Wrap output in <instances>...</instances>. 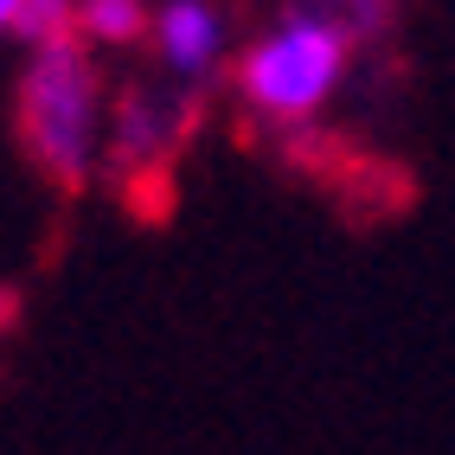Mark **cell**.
<instances>
[{
    "instance_id": "3",
    "label": "cell",
    "mask_w": 455,
    "mask_h": 455,
    "mask_svg": "<svg viewBox=\"0 0 455 455\" xmlns=\"http://www.w3.org/2000/svg\"><path fill=\"white\" fill-rule=\"evenodd\" d=\"M199 123V97L173 84H129L109 109V173L141 212H167V167Z\"/></svg>"
},
{
    "instance_id": "6",
    "label": "cell",
    "mask_w": 455,
    "mask_h": 455,
    "mask_svg": "<svg viewBox=\"0 0 455 455\" xmlns=\"http://www.w3.org/2000/svg\"><path fill=\"white\" fill-rule=\"evenodd\" d=\"M155 13L148 0H77V39L84 45H141Z\"/></svg>"
},
{
    "instance_id": "4",
    "label": "cell",
    "mask_w": 455,
    "mask_h": 455,
    "mask_svg": "<svg viewBox=\"0 0 455 455\" xmlns=\"http://www.w3.org/2000/svg\"><path fill=\"white\" fill-rule=\"evenodd\" d=\"M155 52L161 65L180 77V84H205L219 71V52H225V20L219 7H205V0H161L155 13Z\"/></svg>"
},
{
    "instance_id": "7",
    "label": "cell",
    "mask_w": 455,
    "mask_h": 455,
    "mask_svg": "<svg viewBox=\"0 0 455 455\" xmlns=\"http://www.w3.org/2000/svg\"><path fill=\"white\" fill-rule=\"evenodd\" d=\"M13 39H26L33 52L77 39V0H20L13 7Z\"/></svg>"
},
{
    "instance_id": "1",
    "label": "cell",
    "mask_w": 455,
    "mask_h": 455,
    "mask_svg": "<svg viewBox=\"0 0 455 455\" xmlns=\"http://www.w3.org/2000/svg\"><path fill=\"white\" fill-rule=\"evenodd\" d=\"M13 123L33 167L52 180L58 193H84L97 180L103 155V77L84 39H58L26 58Z\"/></svg>"
},
{
    "instance_id": "5",
    "label": "cell",
    "mask_w": 455,
    "mask_h": 455,
    "mask_svg": "<svg viewBox=\"0 0 455 455\" xmlns=\"http://www.w3.org/2000/svg\"><path fill=\"white\" fill-rule=\"evenodd\" d=\"M289 13L327 26L347 52L366 45V39H379V33H391V0H295Z\"/></svg>"
},
{
    "instance_id": "8",
    "label": "cell",
    "mask_w": 455,
    "mask_h": 455,
    "mask_svg": "<svg viewBox=\"0 0 455 455\" xmlns=\"http://www.w3.org/2000/svg\"><path fill=\"white\" fill-rule=\"evenodd\" d=\"M13 7L20 0H0V33H13Z\"/></svg>"
},
{
    "instance_id": "2",
    "label": "cell",
    "mask_w": 455,
    "mask_h": 455,
    "mask_svg": "<svg viewBox=\"0 0 455 455\" xmlns=\"http://www.w3.org/2000/svg\"><path fill=\"white\" fill-rule=\"evenodd\" d=\"M347 77V45L327 33V26L283 13L257 45H244V58L231 65V90L257 123H308V116L340 90Z\"/></svg>"
}]
</instances>
